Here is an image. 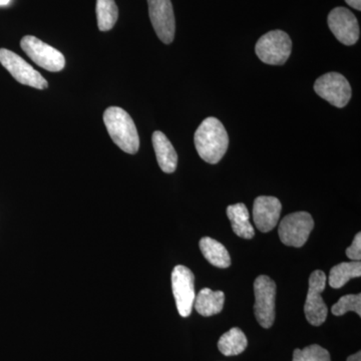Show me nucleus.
<instances>
[{"instance_id":"obj_1","label":"nucleus","mask_w":361,"mask_h":361,"mask_svg":"<svg viewBox=\"0 0 361 361\" xmlns=\"http://www.w3.org/2000/svg\"><path fill=\"white\" fill-rule=\"evenodd\" d=\"M195 147L199 156L209 164L219 163L229 146V137L218 118H207L195 133Z\"/></svg>"},{"instance_id":"obj_2","label":"nucleus","mask_w":361,"mask_h":361,"mask_svg":"<svg viewBox=\"0 0 361 361\" xmlns=\"http://www.w3.org/2000/svg\"><path fill=\"white\" fill-rule=\"evenodd\" d=\"M104 123L118 148L130 155H135L139 151V134L134 121L127 111L118 106H110L104 111Z\"/></svg>"},{"instance_id":"obj_3","label":"nucleus","mask_w":361,"mask_h":361,"mask_svg":"<svg viewBox=\"0 0 361 361\" xmlns=\"http://www.w3.org/2000/svg\"><path fill=\"white\" fill-rule=\"evenodd\" d=\"M290 37L282 30H272L262 35L256 44V54L261 61L271 66H282L290 56Z\"/></svg>"},{"instance_id":"obj_4","label":"nucleus","mask_w":361,"mask_h":361,"mask_svg":"<svg viewBox=\"0 0 361 361\" xmlns=\"http://www.w3.org/2000/svg\"><path fill=\"white\" fill-rule=\"evenodd\" d=\"M254 293L256 319L263 329H270L275 322L276 284L270 277L261 275L254 282Z\"/></svg>"},{"instance_id":"obj_5","label":"nucleus","mask_w":361,"mask_h":361,"mask_svg":"<svg viewBox=\"0 0 361 361\" xmlns=\"http://www.w3.org/2000/svg\"><path fill=\"white\" fill-rule=\"evenodd\" d=\"M314 228V220L307 212L289 214L279 225V238L286 246L300 248L307 242Z\"/></svg>"},{"instance_id":"obj_6","label":"nucleus","mask_w":361,"mask_h":361,"mask_svg":"<svg viewBox=\"0 0 361 361\" xmlns=\"http://www.w3.org/2000/svg\"><path fill=\"white\" fill-rule=\"evenodd\" d=\"M20 47L32 61L44 70L56 73L65 68L66 59L63 54L37 37L32 35L23 37Z\"/></svg>"},{"instance_id":"obj_7","label":"nucleus","mask_w":361,"mask_h":361,"mask_svg":"<svg viewBox=\"0 0 361 361\" xmlns=\"http://www.w3.org/2000/svg\"><path fill=\"white\" fill-rule=\"evenodd\" d=\"M0 63L20 84L45 90L49 87L47 80L42 75L32 68L25 59L16 52L6 49H0Z\"/></svg>"},{"instance_id":"obj_8","label":"nucleus","mask_w":361,"mask_h":361,"mask_svg":"<svg viewBox=\"0 0 361 361\" xmlns=\"http://www.w3.org/2000/svg\"><path fill=\"white\" fill-rule=\"evenodd\" d=\"M310 288L304 305L306 319L313 326H320L326 320L329 310L323 301L322 293L326 286V275L322 270H316L310 275Z\"/></svg>"},{"instance_id":"obj_9","label":"nucleus","mask_w":361,"mask_h":361,"mask_svg":"<svg viewBox=\"0 0 361 361\" xmlns=\"http://www.w3.org/2000/svg\"><path fill=\"white\" fill-rule=\"evenodd\" d=\"M172 288L179 314L189 317L196 298L193 272L185 266H176L172 272Z\"/></svg>"},{"instance_id":"obj_10","label":"nucleus","mask_w":361,"mask_h":361,"mask_svg":"<svg viewBox=\"0 0 361 361\" xmlns=\"http://www.w3.org/2000/svg\"><path fill=\"white\" fill-rule=\"evenodd\" d=\"M314 90L325 101L336 108H343L351 99V87L341 73H329L316 80Z\"/></svg>"},{"instance_id":"obj_11","label":"nucleus","mask_w":361,"mask_h":361,"mask_svg":"<svg viewBox=\"0 0 361 361\" xmlns=\"http://www.w3.org/2000/svg\"><path fill=\"white\" fill-rule=\"evenodd\" d=\"M149 14L152 25L164 44L173 42L176 21L171 0H148Z\"/></svg>"},{"instance_id":"obj_12","label":"nucleus","mask_w":361,"mask_h":361,"mask_svg":"<svg viewBox=\"0 0 361 361\" xmlns=\"http://www.w3.org/2000/svg\"><path fill=\"white\" fill-rule=\"evenodd\" d=\"M327 23L331 32L341 44L353 45L360 39V25L355 14L345 7L330 11Z\"/></svg>"},{"instance_id":"obj_13","label":"nucleus","mask_w":361,"mask_h":361,"mask_svg":"<svg viewBox=\"0 0 361 361\" xmlns=\"http://www.w3.org/2000/svg\"><path fill=\"white\" fill-rule=\"evenodd\" d=\"M282 205L275 197L260 196L253 205V220L259 231L267 233L276 227Z\"/></svg>"},{"instance_id":"obj_14","label":"nucleus","mask_w":361,"mask_h":361,"mask_svg":"<svg viewBox=\"0 0 361 361\" xmlns=\"http://www.w3.org/2000/svg\"><path fill=\"white\" fill-rule=\"evenodd\" d=\"M152 142L161 170L167 174L174 173L178 166V155L172 142L160 130L154 133Z\"/></svg>"},{"instance_id":"obj_15","label":"nucleus","mask_w":361,"mask_h":361,"mask_svg":"<svg viewBox=\"0 0 361 361\" xmlns=\"http://www.w3.org/2000/svg\"><path fill=\"white\" fill-rule=\"evenodd\" d=\"M227 216L232 224V229L237 236L243 239H252L255 235L250 223V215L245 204L238 203L228 206Z\"/></svg>"},{"instance_id":"obj_16","label":"nucleus","mask_w":361,"mask_h":361,"mask_svg":"<svg viewBox=\"0 0 361 361\" xmlns=\"http://www.w3.org/2000/svg\"><path fill=\"white\" fill-rule=\"evenodd\" d=\"M224 292L204 288L195 298L194 306L199 314L209 317L220 313L224 307Z\"/></svg>"},{"instance_id":"obj_17","label":"nucleus","mask_w":361,"mask_h":361,"mask_svg":"<svg viewBox=\"0 0 361 361\" xmlns=\"http://www.w3.org/2000/svg\"><path fill=\"white\" fill-rule=\"evenodd\" d=\"M200 249L204 257L215 267L228 268L231 265L229 252L223 244L215 239L204 237L200 240Z\"/></svg>"},{"instance_id":"obj_18","label":"nucleus","mask_w":361,"mask_h":361,"mask_svg":"<svg viewBox=\"0 0 361 361\" xmlns=\"http://www.w3.org/2000/svg\"><path fill=\"white\" fill-rule=\"evenodd\" d=\"M248 345L247 337L238 327L230 329L220 337L218 341V348L225 356L241 355Z\"/></svg>"},{"instance_id":"obj_19","label":"nucleus","mask_w":361,"mask_h":361,"mask_svg":"<svg viewBox=\"0 0 361 361\" xmlns=\"http://www.w3.org/2000/svg\"><path fill=\"white\" fill-rule=\"evenodd\" d=\"M361 276L360 261L343 262L334 266L330 270L329 285L334 289H339L348 283L349 280Z\"/></svg>"},{"instance_id":"obj_20","label":"nucleus","mask_w":361,"mask_h":361,"mask_svg":"<svg viewBox=\"0 0 361 361\" xmlns=\"http://www.w3.org/2000/svg\"><path fill=\"white\" fill-rule=\"evenodd\" d=\"M118 9L115 0H97V26L102 32H109L115 26Z\"/></svg>"},{"instance_id":"obj_21","label":"nucleus","mask_w":361,"mask_h":361,"mask_svg":"<svg viewBox=\"0 0 361 361\" xmlns=\"http://www.w3.org/2000/svg\"><path fill=\"white\" fill-rule=\"evenodd\" d=\"M292 361H331L329 350L317 344L303 349H295Z\"/></svg>"},{"instance_id":"obj_22","label":"nucleus","mask_w":361,"mask_h":361,"mask_svg":"<svg viewBox=\"0 0 361 361\" xmlns=\"http://www.w3.org/2000/svg\"><path fill=\"white\" fill-rule=\"evenodd\" d=\"M331 311L336 316L344 315L348 311H353L361 316V294H349L341 297L338 302L332 306Z\"/></svg>"},{"instance_id":"obj_23","label":"nucleus","mask_w":361,"mask_h":361,"mask_svg":"<svg viewBox=\"0 0 361 361\" xmlns=\"http://www.w3.org/2000/svg\"><path fill=\"white\" fill-rule=\"evenodd\" d=\"M346 255L353 261H360L361 259V234L355 235L353 244L346 249Z\"/></svg>"},{"instance_id":"obj_24","label":"nucleus","mask_w":361,"mask_h":361,"mask_svg":"<svg viewBox=\"0 0 361 361\" xmlns=\"http://www.w3.org/2000/svg\"><path fill=\"white\" fill-rule=\"evenodd\" d=\"M345 2L353 8L361 11V0H345Z\"/></svg>"},{"instance_id":"obj_25","label":"nucleus","mask_w":361,"mask_h":361,"mask_svg":"<svg viewBox=\"0 0 361 361\" xmlns=\"http://www.w3.org/2000/svg\"><path fill=\"white\" fill-rule=\"evenodd\" d=\"M348 361H361L360 351H358V353H355L353 355L349 356Z\"/></svg>"},{"instance_id":"obj_26","label":"nucleus","mask_w":361,"mask_h":361,"mask_svg":"<svg viewBox=\"0 0 361 361\" xmlns=\"http://www.w3.org/2000/svg\"><path fill=\"white\" fill-rule=\"evenodd\" d=\"M11 0H0V6H7Z\"/></svg>"}]
</instances>
